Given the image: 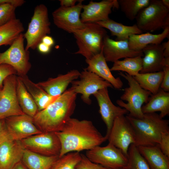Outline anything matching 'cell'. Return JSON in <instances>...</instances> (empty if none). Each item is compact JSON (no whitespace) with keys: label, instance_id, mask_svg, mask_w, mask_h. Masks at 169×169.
Returning <instances> with one entry per match:
<instances>
[{"label":"cell","instance_id":"1","mask_svg":"<svg viewBox=\"0 0 169 169\" xmlns=\"http://www.w3.org/2000/svg\"><path fill=\"white\" fill-rule=\"evenodd\" d=\"M61 144L59 157L71 152L90 150L107 140L90 120L70 118L63 129L55 132Z\"/></svg>","mask_w":169,"mask_h":169},{"label":"cell","instance_id":"2","mask_svg":"<svg viewBox=\"0 0 169 169\" xmlns=\"http://www.w3.org/2000/svg\"><path fill=\"white\" fill-rule=\"evenodd\" d=\"M77 94L70 88L45 109L33 117L34 123L42 132H57L63 128L73 114Z\"/></svg>","mask_w":169,"mask_h":169},{"label":"cell","instance_id":"3","mask_svg":"<svg viewBox=\"0 0 169 169\" xmlns=\"http://www.w3.org/2000/svg\"><path fill=\"white\" fill-rule=\"evenodd\" d=\"M125 116L134 130V144L136 146L158 145L162 134L169 131V120L161 118L156 112L144 114L141 119L128 115Z\"/></svg>","mask_w":169,"mask_h":169},{"label":"cell","instance_id":"4","mask_svg":"<svg viewBox=\"0 0 169 169\" xmlns=\"http://www.w3.org/2000/svg\"><path fill=\"white\" fill-rule=\"evenodd\" d=\"M85 23L83 28L73 33L79 49L74 54H81L89 59L101 52L107 32L96 23Z\"/></svg>","mask_w":169,"mask_h":169},{"label":"cell","instance_id":"5","mask_svg":"<svg viewBox=\"0 0 169 169\" xmlns=\"http://www.w3.org/2000/svg\"><path fill=\"white\" fill-rule=\"evenodd\" d=\"M118 74L127 80L129 87L124 89L120 99L117 100V104L119 106L125 109L130 116L141 118L144 115L142 107L144 104L147 103L151 94L143 89L133 76L120 71Z\"/></svg>","mask_w":169,"mask_h":169},{"label":"cell","instance_id":"6","mask_svg":"<svg viewBox=\"0 0 169 169\" xmlns=\"http://www.w3.org/2000/svg\"><path fill=\"white\" fill-rule=\"evenodd\" d=\"M136 24L142 30L152 32L169 27V8L161 0H150L136 19Z\"/></svg>","mask_w":169,"mask_h":169},{"label":"cell","instance_id":"7","mask_svg":"<svg viewBox=\"0 0 169 169\" xmlns=\"http://www.w3.org/2000/svg\"><path fill=\"white\" fill-rule=\"evenodd\" d=\"M50 25L47 7L43 4L37 5L27 30L23 34L27 41L25 49L34 50L37 48L43 37L50 33Z\"/></svg>","mask_w":169,"mask_h":169},{"label":"cell","instance_id":"8","mask_svg":"<svg viewBox=\"0 0 169 169\" xmlns=\"http://www.w3.org/2000/svg\"><path fill=\"white\" fill-rule=\"evenodd\" d=\"M24 39L23 34H20L7 50L0 53V64L11 66L18 76L27 75L31 66L29 51L24 47Z\"/></svg>","mask_w":169,"mask_h":169},{"label":"cell","instance_id":"9","mask_svg":"<svg viewBox=\"0 0 169 169\" xmlns=\"http://www.w3.org/2000/svg\"><path fill=\"white\" fill-rule=\"evenodd\" d=\"M85 155L92 162L110 169H123L128 161L127 156L109 143L105 146H98L87 150Z\"/></svg>","mask_w":169,"mask_h":169},{"label":"cell","instance_id":"10","mask_svg":"<svg viewBox=\"0 0 169 169\" xmlns=\"http://www.w3.org/2000/svg\"><path fill=\"white\" fill-rule=\"evenodd\" d=\"M25 149L46 156H59L60 141L54 132H43L20 141Z\"/></svg>","mask_w":169,"mask_h":169},{"label":"cell","instance_id":"11","mask_svg":"<svg viewBox=\"0 0 169 169\" xmlns=\"http://www.w3.org/2000/svg\"><path fill=\"white\" fill-rule=\"evenodd\" d=\"M79 80L72 83L70 88L77 94L81 95V99L86 104L90 105L92 101L90 96L98 90L105 88H113L112 85L95 74L88 71L86 68L80 72Z\"/></svg>","mask_w":169,"mask_h":169},{"label":"cell","instance_id":"12","mask_svg":"<svg viewBox=\"0 0 169 169\" xmlns=\"http://www.w3.org/2000/svg\"><path fill=\"white\" fill-rule=\"evenodd\" d=\"M17 76L13 74L4 80L0 95V120L24 114L19 104L16 94Z\"/></svg>","mask_w":169,"mask_h":169},{"label":"cell","instance_id":"13","mask_svg":"<svg viewBox=\"0 0 169 169\" xmlns=\"http://www.w3.org/2000/svg\"><path fill=\"white\" fill-rule=\"evenodd\" d=\"M107 140L109 143L127 156L129 146L134 144L135 134L131 125L125 116L122 115L115 118Z\"/></svg>","mask_w":169,"mask_h":169},{"label":"cell","instance_id":"14","mask_svg":"<svg viewBox=\"0 0 169 169\" xmlns=\"http://www.w3.org/2000/svg\"><path fill=\"white\" fill-rule=\"evenodd\" d=\"M84 0L71 7L60 6L52 13L53 22L58 28L70 33L83 28L85 23L81 21L80 17Z\"/></svg>","mask_w":169,"mask_h":169},{"label":"cell","instance_id":"15","mask_svg":"<svg viewBox=\"0 0 169 169\" xmlns=\"http://www.w3.org/2000/svg\"><path fill=\"white\" fill-rule=\"evenodd\" d=\"M5 120L8 131L13 140L21 141L43 133L34 124L33 117L25 114L10 116Z\"/></svg>","mask_w":169,"mask_h":169},{"label":"cell","instance_id":"16","mask_svg":"<svg viewBox=\"0 0 169 169\" xmlns=\"http://www.w3.org/2000/svg\"><path fill=\"white\" fill-rule=\"evenodd\" d=\"M93 95L97 101L101 118L106 126V133L105 136L107 140L115 118L129 113L125 109L113 104L109 96L107 88L98 90Z\"/></svg>","mask_w":169,"mask_h":169},{"label":"cell","instance_id":"17","mask_svg":"<svg viewBox=\"0 0 169 169\" xmlns=\"http://www.w3.org/2000/svg\"><path fill=\"white\" fill-rule=\"evenodd\" d=\"M117 0H103L99 2H90L83 5L80 19L83 23H95L110 19L109 15L113 8H118Z\"/></svg>","mask_w":169,"mask_h":169},{"label":"cell","instance_id":"18","mask_svg":"<svg viewBox=\"0 0 169 169\" xmlns=\"http://www.w3.org/2000/svg\"><path fill=\"white\" fill-rule=\"evenodd\" d=\"M102 51L106 62L113 63L122 58L143 56L142 51H135L130 49L128 40H114L107 34L104 39Z\"/></svg>","mask_w":169,"mask_h":169},{"label":"cell","instance_id":"19","mask_svg":"<svg viewBox=\"0 0 169 169\" xmlns=\"http://www.w3.org/2000/svg\"><path fill=\"white\" fill-rule=\"evenodd\" d=\"M142 68L140 73H145L163 71L165 57L162 44H151L143 50Z\"/></svg>","mask_w":169,"mask_h":169},{"label":"cell","instance_id":"20","mask_svg":"<svg viewBox=\"0 0 169 169\" xmlns=\"http://www.w3.org/2000/svg\"><path fill=\"white\" fill-rule=\"evenodd\" d=\"M88 65L86 69L93 72L110 83L116 89H121L123 83L120 77L115 78L108 67L104 56L102 49L101 52L91 58L85 59Z\"/></svg>","mask_w":169,"mask_h":169},{"label":"cell","instance_id":"21","mask_svg":"<svg viewBox=\"0 0 169 169\" xmlns=\"http://www.w3.org/2000/svg\"><path fill=\"white\" fill-rule=\"evenodd\" d=\"M25 149L20 141L9 140L0 145V169H11L21 161Z\"/></svg>","mask_w":169,"mask_h":169},{"label":"cell","instance_id":"22","mask_svg":"<svg viewBox=\"0 0 169 169\" xmlns=\"http://www.w3.org/2000/svg\"><path fill=\"white\" fill-rule=\"evenodd\" d=\"M80 74L77 69H73L64 74H59L55 78L40 82L37 84L49 94L52 96H59L67 90L70 83L78 79Z\"/></svg>","mask_w":169,"mask_h":169},{"label":"cell","instance_id":"23","mask_svg":"<svg viewBox=\"0 0 169 169\" xmlns=\"http://www.w3.org/2000/svg\"><path fill=\"white\" fill-rule=\"evenodd\" d=\"M169 36V27H166L161 33L157 34L147 32L133 35L128 39L129 47L130 49L134 51H142L149 45L161 44L164 39Z\"/></svg>","mask_w":169,"mask_h":169},{"label":"cell","instance_id":"24","mask_svg":"<svg viewBox=\"0 0 169 169\" xmlns=\"http://www.w3.org/2000/svg\"><path fill=\"white\" fill-rule=\"evenodd\" d=\"M18 76L33 99L38 111L46 108L59 96L49 95L37 84L32 81L27 75Z\"/></svg>","mask_w":169,"mask_h":169},{"label":"cell","instance_id":"25","mask_svg":"<svg viewBox=\"0 0 169 169\" xmlns=\"http://www.w3.org/2000/svg\"><path fill=\"white\" fill-rule=\"evenodd\" d=\"M141 110L143 114L159 111L160 116L163 118L169 114V92L160 88L158 92L151 94L146 103L143 105Z\"/></svg>","mask_w":169,"mask_h":169},{"label":"cell","instance_id":"26","mask_svg":"<svg viewBox=\"0 0 169 169\" xmlns=\"http://www.w3.org/2000/svg\"><path fill=\"white\" fill-rule=\"evenodd\" d=\"M137 147L150 169H169V157L162 152L158 145Z\"/></svg>","mask_w":169,"mask_h":169},{"label":"cell","instance_id":"27","mask_svg":"<svg viewBox=\"0 0 169 169\" xmlns=\"http://www.w3.org/2000/svg\"><path fill=\"white\" fill-rule=\"evenodd\" d=\"M95 23L105 29H108L112 36L116 37V41L127 40L132 35L143 33L136 24L132 26L125 25L110 18L106 21Z\"/></svg>","mask_w":169,"mask_h":169},{"label":"cell","instance_id":"28","mask_svg":"<svg viewBox=\"0 0 169 169\" xmlns=\"http://www.w3.org/2000/svg\"><path fill=\"white\" fill-rule=\"evenodd\" d=\"M59 156H46L25 149L21 161L27 169H50Z\"/></svg>","mask_w":169,"mask_h":169},{"label":"cell","instance_id":"29","mask_svg":"<svg viewBox=\"0 0 169 169\" xmlns=\"http://www.w3.org/2000/svg\"><path fill=\"white\" fill-rule=\"evenodd\" d=\"M16 94L19 104L23 113L33 117L38 111V107L18 76H17Z\"/></svg>","mask_w":169,"mask_h":169},{"label":"cell","instance_id":"30","mask_svg":"<svg viewBox=\"0 0 169 169\" xmlns=\"http://www.w3.org/2000/svg\"><path fill=\"white\" fill-rule=\"evenodd\" d=\"M24 30L22 23L16 18L0 26V46L11 45Z\"/></svg>","mask_w":169,"mask_h":169},{"label":"cell","instance_id":"31","mask_svg":"<svg viewBox=\"0 0 169 169\" xmlns=\"http://www.w3.org/2000/svg\"><path fill=\"white\" fill-rule=\"evenodd\" d=\"M163 75V71H162L145 73H139L133 77L143 89L154 95L160 88Z\"/></svg>","mask_w":169,"mask_h":169},{"label":"cell","instance_id":"32","mask_svg":"<svg viewBox=\"0 0 169 169\" xmlns=\"http://www.w3.org/2000/svg\"><path fill=\"white\" fill-rule=\"evenodd\" d=\"M142 68V58L141 56L126 57L123 60H118L114 62L110 71H122L132 76L139 73Z\"/></svg>","mask_w":169,"mask_h":169},{"label":"cell","instance_id":"33","mask_svg":"<svg viewBox=\"0 0 169 169\" xmlns=\"http://www.w3.org/2000/svg\"><path fill=\"white\" fill-rule=\"evenodd\" d=\"M119 8L129 20L136 19L139 12L147 6L150 0H118Z\"/></svg>","mask_w":169,"mask_h":169},{"label":"cell","instance_id":"34","mask_svg":"<svg viewBox=\"0 0 169 169\" xmlns=\"http://www.w3.org/2000/svg\"><path fill=\"white\" fill-rule=\"evenodd\" d=\"M127 156V163L122 169H150L137 147L134 144H132L129 146Z\"/></svg>","mask_w":169,"mask_h":169},{"label":"cell","instance_id":"35","mask_svg":"<svg viewBox=\"0 0 169 169\" xmlns=\"http://www.w3.org/2000/svg\"><path fill=\"white\" fill-rule=\"evenodd\" d=\"M81 159V154L78 152L68 153L59 157L50 169H75Z\"/></svg>","mask_w":169,"mask_h":169},{"label":"cell","instance_id":"36","mask_svg":"<svg viewBox=\"0 0 169 169\" xmlns=\"http://www.w3.org/2000/svg\"><path fill=\"white\" fill-rule=\"evenodd\" d=\"M16 8L8 4H0V26L16 18L15 15Z\"/></svg>","mask_w":169,"mask_h":169},{"label":"cell","instance_id":"37","mask_svg":"<svg viewBox=\"0 0 169 169\" xmlns=\"http://www.w3.org/2000/svg\"><path fill=\"white\" fill-rule=\"evenodd\" d=\"M75 169H110L95 163L89 160L85 155L81 154V159Z\"/></svg>","mask_w":169,"mask_h":169},{"label":"cell","instance_id":"38","mask_svg":"<svg viewBox=\"0 0 169 169\" xmlns=\"http://www.w3.org/2000/svg\"><path fill=\"white\" fill-rule=\"evenodd\" d=\"M163 71L164 75L160 88L169 92V58H165Z\"/></svg>","mask_w":169,"mask_h":169},{"label":"cell","instance_id":"39","mask_svg":"<svg viewBox=\"0 0 169 169\" xmlns=\"http://www.w3.org/2000/svg\"><path fill=\"white\" fill-rule=\"evenodd\" d=\"M17 74V72L11 66L6 64H0V86H3V82L8 76Z\"/></svg>","mask_w":169,"mask_h":169},{"label":"cell","instance_id":"40","mask_svg":"<svg viewBox=\"0 0 169 169\" xmlns=\"http://www.w3.org/2000/svg\"><path fill=\"white\" fill-rule=\"evenodd\" d=\"M158 146L162 152L169 157V131L162 134Z\"/></svg>","mask_w":169,"mask_h":169},{"label":"cell","instance_id":"41","mask_svg":"<svg viewBox=\"0 0 169 169\" xmlns=\"http://www.w3.org/2000/svg\"><path fill=\"white\" fill-rule=\"evenodd\" d=\"M12 140L8 131L5 119L0 120V145L4 141Z\"/></svg>","mask_w":169,"mask_h":169},{"label":"cell","instance_id":"42","mask_svg":"<svg viewBox=\"0 0 169 169\" xmlns=\"http://www.w3.org/2000/svg\"><path fill=\"white\" fill-rule=\"evenodd\" d=\"M25 3L23 0H0V4H8L15 8L22 6Z\"/></svg>","mask_w":169,"mask_h":169},{"label":"cell","instance_id":"43","mask_svg":"<svg viewBox=\"0 0 169 169\" xmlns=\"http://www.w3.org/2000/svg\"><path fill=\"white\" fill-rule=\"evenodd\" d=\"M37 48L40 53L46 54L49 52L51 47L41 42L38 44Z\"/></svg>","mask_w":169,"mask_h":169},{"label":"cell","instance_id":"44","mask_svg":"<svg viewBox=\"0 0 169 169\" xmlns=\"http://www.w3.org/2000/svg\"><path fill=\"white\" fill-rule=\"evenodd\" d=\"M60 3L61 6L66 7H71L75 5L78 0H60Z\"/></svg>","mask_w":169,"mask_h":169},{"label":"cell","instance_id":"45","mask_svg":"<svg viewBox=\"0 0 169 169\" xmlns=\"http://www.w3.org/2000/svg\"><path fill=\"white\" fill-rule=\"evenodd\" d=\"M41 42L50 47L53 46L54 43V40L52 37L48 35L43 37Z\"/></svg>","mask_w":169,"mask_h":169},{"label":"cell","instance_id":"46","mask_svg":"<svg viewBox=\"0 0 169 169\" xmlns=\"http://www.w3.org/2000/svg\"><path fill=\"white\" fill-rule=\"evenodd\" d=\"M164 48L163 54L165 58L169 57V40L162 43Z\"/></svg>","mask_w":169,"mask_h":169},{"label":"cell","instance_id":"47","mask_svg":"<svg viewBox=\"0 0 169 169\" xmlns=\"http://www.w3.org/2000/svg\"><path fill=\"white\" fill-rule=\"evenodd\" d=\"M11 169H27L25 166L20 161L15 164Z\"/></svg>","mask_w":169,"mask_h":169},{"label":"cell","instance_id":"48","mask_svg":"<svg viewBox=\"0 0 169 169\" xmlns=\"http://www.w3.org/2000/svg\"><path fill=\"white\" fill-rule=\"evenodd\" d=\"M163 4L169 8V0H161Z\"/></svg>","mask_w":169,"mask_h":169},{"label":"cell","instance_id":"49","mask_svg":"<svg viewBox=\"0 0 169 169\" xmlns=\"http://www.w3.org/2000/svg\"><path fill=\"white\" fill-rule=\"evenodd\" d=\"M3 86H0V95L2 91V89Z\"/></svg>","mask_w":169,"mask_h":169},{"label":"cell","instance_id":"50","mask_svg":"<svg viewBox=\"0 0 169 169\" xmlns=\"http://www.w3.org/2000/svg\"></svg>","mask_w":169,"mask_h":169}]
</instances>
